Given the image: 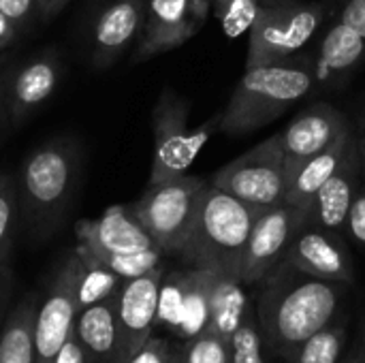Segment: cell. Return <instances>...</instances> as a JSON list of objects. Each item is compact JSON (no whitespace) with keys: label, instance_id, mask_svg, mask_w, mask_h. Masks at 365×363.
I'll return each mask as SVG.
<instances>
[{"label":"cell","instance_id":"41","mask_svg":"<svg viewBox=\"0 0 365 363\" xmlns=\"http://www.w3.org/2000/svg\"><path fill=\"white\" fill-rule=\"evenodd\" d=\"M6 79H9V73L0 71V133L6 124H11L9 109H6Z\"/></svg>","mask_w":365,"mask_h":363},{"label":"cell","instance_id":"5","mask_svg":"<svg viewBox=\"0 0 365 363\" xmlns=\"http://www.w3.org/2000/svg\"><path fill=\"white\" fill-rule=\"evenodd\" d=\"M188 118L190 103L171 88H165L152 111L154 158L150 184L184 175L203 150V145L212 139V135L220 131L222 111H218L214 118L205 120L197 128H188Z\"/></svg>","mask_w":365,"mask_h":363},{"label":"cell","instance_id":"2","mask_svg":"<svg viewBox=\"0 0 365 363\" xmlns=\"http://www.w3.org/2000/svg\"><path fill=\"white\" fill-rule=\"evenodd\" d=\"M17 178L19 220L30 237L51 235L68 216L81 180V154L71 139H51L32 150Z\"/></svg>","mask_w":365,"mask_h":363},{"label":"cell","instance_id":"46","mask_svg":"<svg viewBox=\"0 0 365 363\" xmlns=\"http://www.w3.org/2000/svg\"><path fill=\"white\" fill-rule=\"evenodd\" d=\"M344 363H365V357H351V359H346Z\"/></svg>","mask_w":365,"mask_h":363},{"label":"cell","instance_id":"6","mask_svg":"<svg viewBox=\"0 0 365 363\" xmlns=\"http://www.w3.org/2000/svg\"><path fill=\"white\" fill-rule=\"evenodd\" d=\"M205 186V180L188 173L167 182L148 184L143 197L130 208V212L163 252L180 255L192 231Z\"/></svg>","mask_w":365,"mask_h":363},{"label":"cell","instance_id":"10","mask_svg":"<svg viewBox=\"0 0 365 363\" xmlns=\"http://www.w3.org/2000/svg\"><path fill=\"white\" fill-rule=\"evenodd\" d=\"M304 223L306 214L287 201L255 216L242 263V280L246 287H257L284 261L287 250Z\"/></svg>","mask_w":365,"mask_h":363},{"label":"cell","instance_id":"1","mask_svg":"<svg viewBox=\"0 0 365 363\" xmlns=\"http://www.w3.org/2000/svg\"><path fill=\"white\" fill-rule=\"evenodd\" d=\"M257 287L261 338L274 355L287 359L297 344L334 323L346 285L314 278L282 261Z\"/></svg>","mask_w":365,"mask_h":363},{"label":"cell","instance_id":"28","mask_svg":"<svg viewBox=\"0 0 365 363\" xmlns=\"http://www.w3.org/2000/svg\"><path fill=\"white\" fill-rule=\"evenodd\" d=\"M75 252L79 257H88V259L98 261L101 265H105L107 270L118 274L122 280L139 278V276L160 267V259L165 255L160 248H150V250L130 252V255H96V252H88L81 248H75Z\"/></svg>","mask_w":365,"mask_h":363},{"label":"cell","instance_id":"23","mask_svg":"<svg viewBox=\"0 0 365 363\" xmlns=\"http://www.w3.org/2000/svg\"><path fill=\"white\" fill-rule=\"evenodd\" d=\"M36 300L24 297L6 319L0 334V363H34Z\"/></svg>","mask_w":365,"mask_h":363},{"label":"cell","instance_id":"27","mask_svg":"<svg viewBox=\"0 0 365 363\" xmlns=\"http://www.w3.org/2000/svg\"><path fill=\"white\" fill-rule=\"evenodd\" d=\"M79 259L83 263L79 291H77L79 310L86 308V306H92L96 302H103V300H107V297H111V295H115L120 291L124 280L118 274H113L111 270H107L105 265H101L94 259H88V257H79Z\"/></svg>","mask_w":365,"mask_h":363},{"label":"cell","instance_id":"4","mask_svg":"<svg viewBox=\"0 0 365 363\" xmlns=\"http://www.w3.org/2000/svg\"><path fill=\"white\" fill-rule=\"evenodd\" d=\"M255 216L246 203L207 182L192 231L178 257L190 267L229 272L242 278L244 250Z\"/></svg>","mask_w":365,"mask_h":363},{"label":"cell","instance_id":"3","mask_svg":"<svg viewBox=\"0 0 365 363\" xmlns=\"http://www.w3.org/2000/svg\"><path fill=\"white\" fill-rule=\"evenodd\" d=\"M314 86V60L308 56L246 68L222 109L220 133L246 135L259 131L306 98Z\"/></svg>","mask_w":365,"mask_h":363},{"label":"cell","instance_id":"9","mask_svg":"<svg viewBox=\"0 0 365 363\" xmlns=\"http://www.w3.org/2000/svg\"><path fill=\"white\" fill-rule=\"evenodd\" d=\"M83 263L75 255L56 274L34 319V363H53L58 351L71 338L79 312V280Z\"/></svg>","mask_w":365,"mask_h":363},{"label":"cell","instance_id":"11","mask_svg":"<svg viewBox=\"0 0 365 363\" xmlns=\"http://www.w3.org/2000/svg\"><path fill=\"white\" fill-rule=\"evenodd\" d=\"M163 267H156L139 278L124 280L118 291V359L115 363H128L141 347L152 338L156 329L158 312V291L163 282Z\"/></svg>","mask_w":365,"mask_h":363},{"label":"cell","instance_id":"33","mask_svg":"<svg viewBox=\"0 0 365 363\" xmlns=\"http://www.w3.org/2000/svg\"><path fill=\"white\" fill-rule=\"evenodd\" d=\"M0 11L21 30H30L38 17V0H0Z\"/></svg>","mask_w":365,"mask_h":363},{"label":"cell","instance_id":"12","mask_svg":"<svg viewBox=\"0 0 365 363\" xmlns=\"http://www.w3.org/2000/svg\"><path fill=\"white\" fill-rule=\"evenodd\" d=\"M284 263L321 280L342 285H351L355 280V265L342 235L319 229L310 223H304L293 237Z\"/></svg>","mask_w":365,"mask_h":363},{"label":"cell","instance_id":"48","mask_svg":"<svg viewBox=\"0 0 365 363\" xmlns=\"http://www.w3.org/2000/svg\"><path fill=\"white\" fill-rule=\"evenodd\" d=\"M361 128H365V116H364V120H361Z\"/></svg>","mask_w":365,"mask_h":363},{"label":"cell","instance_id":"43","mask_svg":"<svg viewBox=\"0 0 365 363\" xmlns=\"http://www.w3.org/2000/svg\"><path fill=\"white\" fill-rule=\"evenodd\" d=\"M355 135H357V148H359V156H361V175L365 180V128L359 126V131Z\"/></svg>","mask_w":365,"mask_h":363},{"label":"cell","instance_id":"40","mask_svg":"<svg viewBox=\"0 0 365 363\" xmlns=\"http://www.w3.org/2000/svg\"><path fill=\"white\" fill-rule=\"evenodd\" d=\"M11 285H13V274H11L9 263L0 265V315H2V310L6 306V300H9V293H11Z\"/></svg>","mask_w":365,"mask_h":363},{"label":"cell","instance_id":"15","mask_svg":"<svg viewBox=\"0 0 365 363\" xmlns=\"http://www.w3.org/2000/svg\"><path fill=\"white\" fill-rule=\"evenodd\" d=\"M361 180V156L355 141V145L349 150V154L334 171V175L314 195L312 203L306 210V223L338 235L346 233L349 210Z\"/></svg>","mask_w":365,"mask_h":363},{"label":"cell","instance_id":"13","mask_svg":"<svg viewBox=\"0 0 365 363\" xmlns=\"http://www.w3.org/2000/svg\"><path fill=\"white\" fill-rule=\"evenodd\" d=\"M349 126L346 116L329 103H314L299 111L289 126L278 133L287 171L327 150Z\"/></svg>","mask_w":365,"mask_h":363},{"label":"cell","instance_id":"16","mask_svg":"<svg viewBox=\"0 0 365 363\" xmlns=\"http://www.w3.org/2000/svg\"><path fill=\"white\" fill-rule=\"evenodd\" d=\"M188 0H145L135 60H148L180 47L199 32Z\"/></svg>","mask_w":365,"mask_h":363},{"label":"cell","instance_id":"25","mask_svg":"<svg viewBox=\"0 0 365 363\" xmlns=\"http://www.w3.org/2000/svg\"><path fill=\"white\" fill-rule=\"evenodd\" d=\"M344 342L346 329L342 323L334 321L297 344L287 357V363H338Z\"/></svg>","mask_w":365,"mask_h":363},{"label":"cell","instance_id":"26","mask_svg":"<svg viewBox=\"0 0 365 363\" xmlns=\"http://www.w3.org/2000/svg\"><path fill=\"white\" fill-rule=\"evenodd\" d=\"M188 289V270L171 272L163 276L160 291H158V312H156V327L171 332L173 336L180 329L184 302Z\"/></svg>","mask_w":365,"mask_h":363},{"label":"cell","instance_id":"7","mask_svg":"<svg viewBox=\"0 0 365 363\" xmlns=\"http://www.w3.org/2000/svg\"><path fill=\"white\" fill-rule=\"evenodd\" d=\"M325 19V6L317 2L287 0L261 6L250 28L246 68L278 64L299 56Z\"/></svg>","mask_w":365,"mask_h":363},{"label":"cell","instance_id":"42","mask_svg":"<svg viewBox=\"0 0 365 363\" xmlns=\"http://www.w3.org/2000/svg\"><path fill=\"white\" fill-rule=\"evenodd\" d=\"M68 0H38V17L41 19H51L58 15Z\"/></svg>","mask_w":365,"mask_h":363},{"label":"cell","instance_id":"24","mask_svg":"<svg viewBox=\"0 0 365 363\" xmlns=\"http://www.w3.org/2000/svg\"><path fill=\"white\" fill-rule=\"evenodd\" d=\"M214 270L207 267H190L188 265V289L184 302V315L178 329L180 340H190L203 334L212 321V306H210V287H212Z\"/></svg>","mask_w":365,"mask_h":363},{"label":"cell","instance_id":"19","mask_svg":"<svg viewBox=\"0 0 365 363\" xmlns=\"http://www.w3.org/2000/svg\"><path fill=\"white\" fill-rule=\"evenodd\" d=\"M355 141H357V135H355L353 126H349L327 150H323V152L310 156L308 160L299 163L297 167L289 169L287 171V175H289L287 203L306 214L314 195L334 175V171L338 169L342 158L355 145Z\"/></svg>","mask_w":365,"mask_h":363},{"label":"cell","instance_id":"37","mask_svg":"<svg viewBox=\"0 0 365 363\" xmlns=\"http://www.w3.org/2000/svg\"><path fill=\"white\" fill-rule=\"evenodd\" d=\"M53 363H90V359H88V353L83 351V347L79 344V340L75 338V334H71V338L58 351Z\"/></svg>","mask_w":365,"mask_h":363},{"label":"cell","instance_id":"34","mask_svg":"<svg viewBox=\"0 0 365 363\" xmlns=\"http://www.w3.org/2000/svg\"><path fill=\"white\" fill-rule=\"evenodd\" d=\"M346 233L351 240L365 248V180H361L346 218Z\"/></svg>","mask_w":365,"mask_h":363},{"label":"cell","instance_id":"21","mask_svg":"<svg viewBox=\"0 0 365 363\" xmlns=\"http://www.w3.org/2000/svg\"><path fill=\"white\" fill-rule=\"evenodd\" d=\"M73 334L88 353L90 363H115L120 344L118 293L103 302L81 308L77 312Z\"/></svg>","mask_w":365,"mask_h":363},{"label":"cell","instance_id":"30","mask_svg":"<svg viewBox=\"0 0 365 363\" xmlns=\"http://www.w3.org/2000/svg\"><path fill=\"white\" fill-rule=\"evenodd\" d=\"M259 9V0H214V11L229 39H237L244 32H250Z\"/></svg>","mask_w":365,"mask_h":363},{"label":"cell","instance_id":"20","mask_svg":"<svg viewBox=\"0 0 365 363\" xmlns=\"http://www.w3.org/2000/svg\"><path fill=\"white\" fill-rule=\"evenodd\" d=\"M365 60V39L344 21H336L319 43L314 71L317 83L340 86Z\"/></svg>","mask_w":365,"mask_h":363},{"label":"cell","instance_id":"17","mask_svg":"<svg viewBox=\"0 0 365 363\" xmlns=\"http://www.w3.org/2000/svg\"><path fill=\"white\" fill-rule=\"evenodd\" d=\"M62 75V64L56 51H45L6 79V109L11 124L24 122L36 107H41L58 88Z\"/></svg>","mask_w":365,"mask_h":363},{"label":"cell","instance_id":"45","mask_svg":"<svg viewBox=\"0 0 365 363\" xmlns=\"http://www.w3.org/2000/svg\"><path fill=\"white\" fill-rule=\"evenodd\" d=\"M171 363H182V351H175V353H173Z\"/></svg>","mask_w":365,"mask_h":363},{"label":"cell","instance_id":"22","mask_svg":"<svg viewBox=\"0 0 365 363\" xmlns=\"http://www.w3.org/2000/svg\"><path fill=\"white\" fill-rule=\"evenodd\" d=\"M210 306H212L210 329L231 344L233 334L248 317V312L255 308V302L246 293V285L240 276L214 270V278L210 287Z\"/></svg>","mask_w":365,"mask_h":363},{"label":"cell","instance_id":"36","mask_svg":"<svg viewBox=\"0 0 365 363\" xmlns=\"http://www.w3.org/2000/svg\"><path fill=\"white\" fill-rule=\"evenodd\" d=\"M338 19L351 26L365 39V0H344Z\"/></svg>","mask_w":365,"mask_h":363},{"label":"cell","instance_id":"14","mask_svg":"<svg viewBox=\"0 0 365 363\" xmlns=\"http://www.w3.org/2000/svg\"><path fill=\"white\" fill-rule=\"evenodd\" d=\"M75 235L77 248L96 255H130L158 248L130 208L124 205H111L101 218L79 220Z\"/></svg>","mask_w":365,"mask_h":363},{"label":"cell","instance_id":"29","mask_svg":"<svg viewBox=\"0 0 365 363\" xmlns=\"http://www.w3.org/2000/svg\"><path fill=\"white\" fill-rule=\"evenodd\" d=\"M17 225H19L17 178L11 173H0V265L9 263Z\"/></svg>","mask_w":365,"mask_h":363},{"label":"cell","instance_id":"18","mask_svg":"<svg viewBox=\"0 0 365 363\" xmlns=\"http://www.w3.org/2000/svg\"><path fill=\"white\" fill-rule=\"evenodd\" d=\"M145 15V0H113L92 26V64L107 68L139 36Z\"/></svg>","mask_w":365,"mask_h":363},{"label":"cell","instance_id":"39","mask_svg":"<svg viewBox=\"0 0 365 363\" xmlns=\"http://www.w3.org/2000/svg\"><path fill=\"white\" fill-rule=\"evenodd\" d=\"M188 4H190V13H192L195 21L201 28L207 21V17H210V11L214 6V0H188Z\"/></svg>","mask_w":365,"mask_h":363},{"label":"cell","instance_id":"44","mask_svg":"<svg viewBox=\"0 0 365 363\" xmlns=\"http://www.w3.org/2000/svg\"><path fill=\"white\" fill-rule=\"evenodd\" d=\"M280 2H287V0H259L261 6H269V4H280Z\"/></svg>","mask_w":365,"mask_h":363},{"label":"cell","instance_id":"31","mask_svg":"<svg viewBox=\"0 0 365 363\" xmlns=\"http://www.w3.org/2000/svg\"><path fill=\"white\" fill-rule=\"evenodd\" d=\"M231 363H265L263 355V338L257 323L255 308L242 321L231 340Z\"/></svg>","mask_w":365,"mask_h":363},{"label":"cell","instance_id":"38","mask_svg":"<svg viewBox=\"0 0 365 363\" xmlns=\"http://www.w3.org/2000/svg\"><path fill=\"white\" fill-rule=\"evenodd\" d=\"M19 34H21V30L0 11V51L6 49L11 43H15L19 39Z\"/></svg>","mask_w":365,"mask_h":363},{"label":"cell","instance_id":"35","mask_svg":"<svg viewBox=\"0 0 365 363\" xmlns=\"http://www.w3.org/2000/svg\"><path fill=\"white\" fill-rule=\"evenodd\" d=\"M173 349L169 344V340L165 338H150L141 351L130 359L128 363H171V357H173Z\"/></svg>","mask_w":365,"mask_h":363},{"label":"cell","instance_id":"8","mask_svg":"<svg viewBox=\"0 0 365 363\" xmlns=\"http://www.w3.org/2000/svg\"><path fill=\"white\" fill-rule=\"evenodd\" d=\"M210 182L246 203L255 214L284 203L289 175L280 137L274 135L257 143L246 154L218 169Z\"/></svg>","mask_w":365,"mask_h":363},{"label":"cell","instance_id":"47","mask_svg":"<svg viewBox=\"0 0 365 363\" xmlns=\"http://www.w3.org/2000/svg\"><path fill=\"white\" fill-rule=\"evenodd\" d=\"M4 64H6V56L0 53V71H4Z\"/></svg>","mask_w":365,"mask_h":363},{"label":"cell","instance_id":"32","mask_svg":"<svg viewBox=\"0 0 365 363\" xmlns=\"http://www.w3.org/2000/svg\"><path fill=\"white\" fill-rule=\"evenodd\" d=\"M182 363H231V344L207 327L203 334L186 340Z\"/></svg>","mask_w":365,"mask_h":363}]
</instances>
